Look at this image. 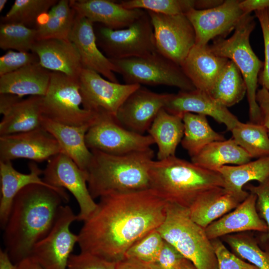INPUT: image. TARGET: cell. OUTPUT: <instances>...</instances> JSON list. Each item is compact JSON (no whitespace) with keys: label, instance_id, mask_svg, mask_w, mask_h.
<instances>
[{"label":"cell","instance_id":"obj_36","mask_svg":"<svg viewBox=\"0 0 269 269\" xmlns=\"http://www.w3.org/2000/svg\"><path fill=\"white\" fill-rule=\"evenodd\" d=\"M220 239L242 259L258 269H269V253L261 248L251 232L227 235Z\"/></svg>","mask_w":269,"mask_h":269},{"label":"cell","instance_id":"obj_18","mask_svg":"<svg viewBox=\"0 0 269 269\" xmlns=\"http://www.w3.org/2000/svg\"><path fill=\"white\" fill-rule=\"evenodd\" d=\"M43 96L23 99L17 96L0 94V135L31 131L42 127Z\"/></svg>","mask_w":269,"mask_h":269},{"label":"cell","instance_id":"obj_14","mask_svg":"<svg viewBox=\"0 0 269 269\" xmlns=\"http://www.w3.org/2000/svg\"><path fill=\"white\" fill-rule=\"evenodd\" d=\"M78 81L85 109L95 113H107L115 118L124 101L141 86L113 82L86 68L82 69Z\"/></svg>","mask_w":269,"mask_h":269},{"label":"cell","instance_id":"obj_32","mask_svg":"<svg viewBox=\"0 0 269 269\" xmlns=\"http://www.w3.org/2000/svg\"><path fill=\"white\" fill-rule=\"evenodd\" d=\"M76 12L70 0H60L38 19L36 29L38 40L69 39Z\"/></svg>","mask_w":269,"mask_h":269},{"label":"cell","instance_id":"obj_26","mask_svg":"<svg viewBox=\"0 0 269 269\" xmlns=\"http://www.w3.org/2000/svg\"><path fill=\"white\" fill-rule=\"evenodd\" d=\"M29 168L30 171L28 173H21L13 167L10 161H0V226L1 229L6 222L14 198L26 186L37 184L57 190L64 189L53 187L46 183L40 177L43 170L36 163H30Z\"/></svg>","mask_w":269,"mask_h":269},{"label":"cell","instance_id":"obj_8","mask_svg":"<svg viewBox=\"0 0 269 269\" xmlns=\"http://www.w3.org/2000/svg\"><path fill=\"white\" fill-rule=\"evenodd\" d=\"M42 111L46 118L75 126L91 125L96 115L84 107L78 78L52 71Z\"/></svg>","mask_w":269,"mask_h":269},{"label":"cell","instance_id":"obj_28","mask_svg":"<svg viewBox=\"0 0 269 269\" xmlns=\"http://www.w3.org/2000/svg\"><path fill=\"white\" fill-rule=\"evenodd\" d=\"M51 71L39 62L0 76V94L20 98L24 96H44L48 88Z\"/></svg>","mask_w":269,"mask_h":269},{"label":"cell","instance_id":"obj_50","mask_svg":"<svg viewBox=\"0 0 269 269\" xmlns=\"http://www.w3.org/2000/svg\"><path fill=\"white\" fill-rule=\"evenodd\" d=\"M16 269H44L33 258L28 257L16 264Z\"/></svg>","mask_w":269,"mask_h":269},{"label":"cell","instance_id":"obj_40","mask_svg":"<svg viewBox=\"0 0 269 269\" xmlns=\"http://www.w3.org/2000/svg\"><path fill=\"white\" fill-rule=\"evenodd\" d=\"M164 243L157 229L154 230L134 243L127 251L125 258L151 265L158 259Z\"/></svg>","mask_w":269,"mask_h":269},{"label":"cell","instance_id":"obj_4","mask_svg":"<svg viewBox=\"0 0 269 269\" xmlns=\"http://www.w3.org/2000/svg\"><path fill=\"white\" fill-rule=\"evenodd\" d=\"M149 174L150 189L167 202L187 208L204 192L224 185L219 172L175 155L153 160Z\"/></svg>","mask_w":269,"mask_h":269},{"label":"cell","instance_id":"obj_20","mask_svg":"<svg viewBox=\"0 0 269 269\" xmlns=\"http://www.w3.org/2000/svg\"><path fill=\"white\" fill-rule=\"evenodd\" d=\"M164 109L171 114L182 117L186 113L209 116L223 124L230 132L240 121L228 108L207 93L198 89L170 94Z\"/></svg>","mask_w":269,"mask_h":269},{"label":"cell","instance_id":"obj_53","mask_svg":"<svg viewBox=\"0 0 269 269\" xmlns=\"http://www.w3.org/2000/svg\"><path fill=\"white\" fill-rule=\"evenodd\" d=\"M268 16H269V7L268 8Z\"/></svg>","mask_w":269,"mask_h":269},{"label":"cell","instance_id":"obj_23","mask_svg":"<svg viewBox=\"0 0 269 269\" xmlns=\"http://www.w3.org/2000/svg\"><path fill=\"white\" fill-rule=\"evenodd\" d=\"M31 51L43 68L52 72L78 78L83 68L77 49L69 39L37 40Z\"/></svg>","mask_w":269,"mask_h":269},{"label":"cell","instance_id":"obj_9","mask_svg":"<svg viewBox=\"0 0 269 269\" xmlns=\"http://www.w3.org/2000/svg\"><path fill=\"white\" fill-rule=\"evenodd\" d=\"M94 28L98 47L110 59L141 56L156 51L153 28L147 12L129 27Z\"/></svg>","mask_w":269,"mask_h":269},{"label":"cell","instance_id":"obj_24","mask_svg":"<svg viewBox=\"0 0 269 269\" xmlns=\"http://www.w3.org/2000/svg\"><path fill=\"white\" fill-rule=\"evenodd\" d=\"M229 60L214 54L208 44H195L180 66L196 89L209 94Z\"/></svg>","mask_w":269,"mask_h":269},{"label":"cell","instance_id":"obj_25","mask_svg":"<svg viewBox=\"0 0 269 269\" xmlns=\"http://www.w3.org/2000/svg\"><path fill=\"white\" fill-rule=\"evenodd\" d=\"M249 195L232 193L222 187L210 189L199 195L188 208L190 217L205 229L234 209Z\"/></svg>","mask_w":269,"mask_h":269},{"label":"cell","instance_id":"obj_38","mask_svg":"<svg viewBox=\"0 0 269 269\" xmlns=\"http://www.w3.org/2000/svg\"><path fill=\"white\" fill-rule=\"evenodd\" d=\"M38 40L36 28L13 23H0V47L3 50L31 51Z\"/></svg>","mask_w":269,"mask_h":269},{"label":"cell","instance_id":"obj_21","mask_svg":"<svg viewBox=\"0 0 269 269\" xmlns=\"http://www.w3.org/2000/svg\"><path fill=\"white\" fill-rule=\"evenodd\" d=\"M248 197L234 209L215 221L205 229L210 240L230 234L257 231L264 233L267 226L256 207L257 196L249 192Z\"/></svg>","mask_w":269,"mask_h":269},{"label":"cell","instance_id":"obj_13","mask_svg":"<svg viewBox=\"0 0 269 269\" xmlns=\"http://www.w3.org/2000/svg\"><path fill=\"white\" fill-rule=\"evenodd\" d=\"M146 11L153 26L157 51L180 66L196 42L190 21L183 14L166 15Z\"/></svg>","mask_w":269,"mask_h":269},{"label":"cell","instance_id":"obj_1","mask_svg":"<svg viewBox=\"0 0 269 269\" xmlns=\"http://www.w3.org/2000/svg\"><path fill=\"white\" fill-rule=\"evenodd\" d=\"M167 205L150 188L100 198L77 234L81 252L117 263L134 243L162 224Z\"/></svg>","mask_w":269,"mask_h":269},{"label":"cell","instance_id":"obj_47","mask_svg":"<svg viewBox=\"0 0 269 269\" xmlns=\"http://www.w3.org/2000/svg\"><path fill=\"white\" fill-rule=\"evenodd\" d=\"M256 101L261 115V124L267 129L269 135V92L264 88L257 90Z\"/></svg>","mask_w":269,"mask_h":269},{"label":"cell","instance_id":"obj_15","mask_svg":"<svg viewBox=\"0 0 269 269\" xmlns=\"http://www.w3.org/2000/svg\"><path fill=\"white\" fill-rule=\"evenodd\" d=\"M240 0H226L209 9H192L185 15L195 32V44L205 45L215 38H224L235 29L246 14L239 7Z\"/></svg>","mask_w":269,"mask_h":269},{"label":"cell","instance_id":"obj_41","mask_svg":"<svg viewBox=\"0 0 269 269\" xmlns=\"http://www.w3.org/2000/svg\"><path fill=\"white\" fill-rule=\"evenodd\" d=\"M244 189L257 196L256 207L260 217L267 226V231L257 237L261 248L269 253V178L255 185L246 184Z\"/></svg>","mask_w":269,"mask_h":269},{"label":"cell","instance_id":"obj_12","mask_svg":"<svg viewBox=\"0 0 269 269\" xmlns=\"http://www.w3.org/2000/svg\"><path fill=\"white\" fill-rule=\"evenodd\" d=\"M42 174L46 183L66 189L74 197L79 207L77 221L84 222L95 211L97 203L89 190L87 171L66 154L61 152L49 159Z\"/></svg>","mask_w":269,"mask_h":269},{"label":"cell","instance_id":"obj_30","mask_svg":"<svg viewBox=\"0 0 269 269\" xmlns=\"http://www.w3.org/2000/svg\"><path fill=\"white\" fill-rule=\"evenodd\" d=\"M252 158L233 138L213 142L191 157L195 164L211 171L232 164L240 165L251 160Z\"/></svg>","mask_w":269,"mask_h":269},{"label":"cell","instance_id":"obj_37","mask_svg":"<svg viewBox=\"0 0 269 269\" xmlns=\"http://www.w3.org/2000/svg\"><path fill=\"white\" fill-rule=\"evenodd\" d=\"M57 0H16L1 23H18L36 28L38 19L55 5Z\"/></svg>","mask_w":269,"mask_h":269},{"label":"cell","instance_id":"obj_34","mask_svg":"<svg viewBox=\"0 0 269 269\" xmlns=\"http://www.w3.org/2000/svg\"><path fill=\"white\" fill-rule=\"evenodd\" d=\"M247 93V86L242 74L229 60L218 77L209 95L228 108L238 103Z\"/></svg>","mask_w":269,"mask_h":269},{"label":"cell","instance_id":"obj_42","mask_svg":"<svg viewBox=\"0 0 269 269\" xmlns=\"http://www.w3.org/2000/svg\"><path fill=\"white\" fill-rule=\"evenodd\" d=\"M150 266L153 269H197L190 260L165 241L158 259Z\"/></svg>","mask_w":269,"mask_h":269},{"label":"cell","instance_id":"obj_27","mask_svg":"<svg viewBox=\"0 0 269 269\" xmlns=\"http://www.w3.org/2000/svg\"><path fill=\"white\" fill-rule=\"evenodd\" d=\"M41 126L56 139L62 153L71 158L80 169L86 171L93 156L85 141L86 134L91 125L70 126L43 116Z\"/></svg>","mask_w":269,"mask_h":269},{"label":"cell","instance_id":"obj_48","mask_svg":"<svg viewBox=\"0 0 269 269\" xmlns=\"http://www.w3.org/2000/svg\"><path fill=\"white\" fill-rule=\"evenodd\" d=\"M239 7L245 14H251L253 11H256L268 8L269 0H240Z\"/></svg>","mask_w":269,"mask_h":269},{"label":"cell","instance_id":"obj_49","mask_svg":"<svg viewBox=\"0 0 269 269\" xmlns=\"http://www.w3.org/2000/svg\"><path fill=\"white\" fill-rule=\"evenodd\" d=\"M116 269H153L150 265L141 262L125 258L118 262Z\"/></svg>","mask_w":269,"mask_h":269},{"label":"cell","instance_id":"obj_35","mask_svg":"<svg viewBox=\"0 0 269 269\" xmlns=\"http://www.w3.org/2000/svg\"><path fill=\"white\" fill-rule=\"evenodd\" d=\"M231 132L234 140L252 158L269 156V135L263 125L239 121Z\"/></svg>","mask_w":269,"mask_h":269},{"label":"cell","instance_id":"obj_39","mask_svg":"<svg viewBox=\"0 0 269 269\" xmlns=\"http://www.w3.org/2000/svg\"><path fill=\"white\" fill-rule=\"evenodd\" d=\"M119 3L128 9H141L166 15L186 14L195 9L196 0H127Z\"/></svg>","mask_w":269,"mask_h":269},{"label":"cell","instance_id":"obj_29","mask_svg":"<svg viewBox=\"0 0 269 269\" xmlns=\"http://www.w3.org/2000/svg\"><path fill=\"white\" fill-rule=\"evenodd\" d=\"M147 132L157 146V160L174 156L184 135L182 116L171 114L163 108L158 112Z\"/></svg>","mask_w":269,"mask_h":269},{"label":"cell","instance_id":"obj_16","mask_svg":"<svg viewBox=\"0 0 269 269\" xmlns=\"http://www.w3.org/2000/svg\"><path fill=\"white\" fill-rule=\"evenodd\" d=\"M61 152L57 141L42 127L24 133L0 135V161L25 158L40 162Z\"/></svg>","mask_w":269,"mask_h":269},{"label":"cell","instance_id":"obj_5","mask_svg":"<svg viewBox=\"0 0 269 269\" xmlns=\"http://www.w3.org/2000/svg\"><path fill=\"white\" fill-rule=\"evenodd\" d=\"M157 230L197 269H218L211 240L190 218L188 208L167 202L165 218Z\"/></svg>","mask_w":269,"mask_h":269},{"label":"cell","instance_id":"obj_17","mask_svg":"<svg viewBox=\"0 0 269 269\" xmlns=\"http://www.w3.org/2000/svg\"><path fill=\"white\" fill-rule=\"evenodd\" d=\"M170 94L153 92L140 86L133 92L119 109L116 120L126 129L144 134L148 131Z\"/></svg>","mask_w":269,"mask_h":269},{"label":"cell","instance_id":"obj_31","mask_svg":"<svg viewBox=\"0 0 269 269\" xmlns=\"http://www.w3.org/2000/svg\"><path fill=\"white\" fill-rule=\"evenodd\" d=\"M222 176L224 188L237 194H248L244 186L252 181L262 183L269 178V156L235 166L224 165L217 170Z\"/></svg>","mask_w":269,"mask_h":269},{"label":"cell","instance_id":"obj_2","mask_svg":"<svg viewBox=\"0 0 269 269\" xmlns=\"http://www.w3.org/2000/svg\"><path fill=\"white\" fill-rule=\"evenodd\" d=\"M65 190L29 185L14 198L2 229L4 249L15 265L29 257L33 246L52 229L61 206L68 202Z\"/></svg>","mask_w":269,"mask_h":269},{"label":"cell","instance_id":"obj_52","mask_svg":"<svg viewBox=\"0 0 269 269\" xmlns=\"http://www.w3.org/2000/svg\"><path fill=\"white\" fill-rule=\"evenodd\" d=\"M7 2V0H0V12L3 10Z\"/></svg>","mask_w":269,"mask_h":269},{"label":"cell","instance_id":"obj_44","mask_svg":"<svg viewBox=\"0 0 269 269\" xmlns=\"http://www.w3.org/2000/svg\"><path fill=\"white\" fill-rule=\"evenodd\" d=\"M37 63L38 56L31 51L16 52L9 50L0 57V76Z\"/></svg>","mask_w":269,"mask_h":269},{"label":"cell","instance_id":"obj_46","mask_svg":"<svg viewBox=\"0 0 269 269\" xmlns=\"http://www.w3.org/2000/svg\"><path fill=\"white\" fill-rule=\"evenodd\" d=\"M255 12L262 28L265 49V61L263 70L259 74V83L269 92V17L268 8Z\"/></svg>","mask_w":269,"mask_h":269},{"label":"cell","instance_id":"obj_19","mask_svg":"<svg viewBox=\"0 0 269 269\" xmlns=\"http://www.w3.org/2000/svg\"><path fill=\"white\" fill-rule=\"evenodd\" d=\"M69 39L77 49L83 68L95 71L111 82L119 83L114 74V65L98 48L94 23L91 20L76 13Z\"/></svg>","mask_w":269,"mask_h":269},{"label":"cell","instance_id":"obj_22","mask_svg":"<svg viewBox=\"0 0 269 269\" xmlns=\"http://www.w3.org/2000/svg\"><path fill=\"white\" fill-rule=\"evenodd\" d=\"M70 3L76 13L113 29L129 27L146 11L126 8L119 2L109 0H70Z\"/></svg>","mask_w":269,"mask_h":269},{"label":"cell","instance_id":"obj_6","mask_svg":"<svg viewBox=\"0 0 269 269\" xmlns=\"http://www.w3.org/2000/svg\"><path fill=\"white\" fill-rule=\"evenodd\" d=\"M256 25L254 17L245 14L229 38H216L209 45L216 55L232 61L240 70L247 86L250 122L261 124V115L256 101L259 76L264 66L253 51L249 37Z\"/></svg>","mask_w":269,"mask_h":269},{"label":"cell","instance_id":"obj_43","mask_svg":"<svg viewBox=\"0 0 269 269\" xmlns=\"http://www.w3.org/2000/svg\"><path fill=\"white\" fill-rule=\"evenodd\" d=\"M211 242L218 269H258L230 251L220 238L211 240Z\"/></svg>","mask_w":269,"mask_h":269},{"label":"cell","instance_id":"obj_7","mask_svg":"<svg viewBox=\"0 0 269 269\" xmlns=\"http://www.w3.org/2000/svg\"><path fill=\"white\" fill-rule=\"evenodd\" d=\"M110 60L126 84L165 85L182 91L196 89L180 65L157 51L141 56Z\"/></svg>","mask_w":269,"mask_h":269},{"label":"cell","instance_id":"obj_45","mask_svg":"<svg viewBox=\"0 0 269 269\" xmlns=\"http://www.w3.org/2000/svg\"><path fill=\"white\" fill-rule=\"evenodd\" d=\"M116 265L96 255L80 252L71 255L66 269H116Z\"/></svg>","mask_w":269,"mask_h":269},{"label":"cell","instance_id":"obj_3","mask_svg":"<svg viewBox=\"0 0 269 269\" xmlns=\"http://www.w3.org/2000/svg\"><path fill=\"white\" fill-rule=\"evenodd\" d=\"M91 151L86 171L93 199L150 188L149 171L154 155L151 148L121 155Z\"/></svg>","mask_w":269,"mask_h":269},{"label":"cell","instance_id":"obj_10","mask_svg":"<svg viewBox=\"0 0 269 269\" xmlns=\"http://www.w3.org/2000/svg\"><path fill=\"white\" fill-rule=\"evenodd\" d=\"M85 141L91 150L114 155L145 150L155 143L149 134L128 130L118 123L115 117L103 112L96 113L86 134Z\"/></svg>","mask_w":269,"mask_h":269},{"label":"cell","instance_id":"obj_11","mask_svg":"<svg viewBox=\"0 0 269 269\" xmlns=\"http://www.w3.org/2000/svg\"><path fill=\"white\" fill-rule=\"evenodd\" d=\"M75 221L77 215L70 206L62 205L52 229L33 246L30 257L44 269H66L69 257L78 243V235L70 230Z\"/></svg>","mask_w":269,"mask_h":269},{"label":"cell","instance_id":"obj_33","mask_svg":"<svg viewBox=\"0 0 269 269\" xmlns=\"http://www.w3.org/2000/svg\"><path fill=\"white\" fill-rule=\"evenodd\" d=\"M182 120L184 135L181 143L191 157L208 144L225 139L211 128L205 115L186 113L183 115Z\"/></svg>","mask_w":269,"mask_h":269},{"label":"cell","instance_id":"obj_51","mask_svg":"<svg viewBox=\"0 0 269 269\" xmlns=\"http://www.w3.org/2000/svg\"><path fill=\"white\" fill-rule=\"evenodd\" d=\"M0 269H16V265L10 260L7 253L1 249L0 250Z\"/></svg>","mask_w":269,"mask_h":269}]
</instances>
